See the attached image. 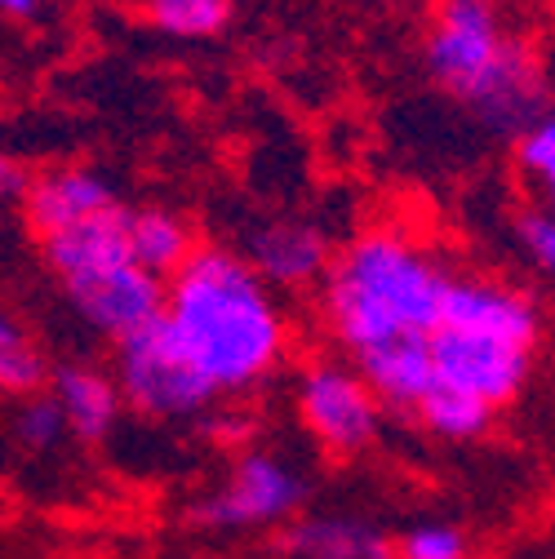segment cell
Listing matches in <instances>:
<instances>
[{
  "label": "cell",
  "instance_id": "cell-16",
  "mask_svg": "<svg viewBox=\"0 0 555 559\" xmlns=\"http://www.w3.org/2000/svg\"><path fill=\"white\" fill-rule=\"evenodd\" d=\"M54 369H58V365H49L45 346H40L14 316L0 320V386H5L10 400L49 391Z\"/></svg>",
  "mask_w": 555,
  "mask_h": 559
},
{
  "label": "cell",
  "instance_id": "cell-23",
  "mask_svg": "<svg viewBox=\"0 0 555 559\" xmlns=\"http://www.w3.org/2000/svg\"><path fill=\"white\" fill-rule=\"evenodd\" d=\"M40 5H45V0H0V10H5V19H19V23L36 19V14H40Z\"/></svg>",
  "mask_w": 555,
  "mask_h": 559
},
{
  "label": "cell",
  "instance_id": "cell-18",
  "mask_svg": "<svg viewBox=\"0 0 555 559\" xmlns=\"http://www.w3.org/2000/svg\"><path fill=\"white\" fill-rule=\"evenodd\" d=\"M143 10L174 40H210L232 23V0H143Z\"/></svg>",
  "mask_w": 555,
  "mask_h": 559
},
{
  "label": "cell",
  "instance_id": "cell-17",
  "mask_svg": "<svg viewBox=\"0 0 555 559\" xmlns=\"http://www.w3.org/2000/svg\"><path fill=\"white\" fill-rule=\"evenodd\" d=\"M10 440L27 457H45V453L62 449V440H72V427H67V413H62V404H58L54 391H36V395L14 400Z\"/></svg>",
  "mask_w": 555,
  "mask_h": 559
},
{
  "label": "cell",
  "instance_id": "cell-10",
  "mask_svg": "<svg viewBox=\"0 0 555 559\" xmlns=\"http://www.w3.org/2000/svg\"><path fill=\"white\" fill-rule=\"evenodd\" d=\"M116 204H120V195H116L111 178L98 174L94 165H54L32 178V191L19 209H23L27 231L36 240H49L67 227H81V223L107 214Z\"/></svg>",
  "mask_w": 555,
  "mask_h": 559
},
{
  "label": "cell",
  "instance_id": "cell-3",
  "mask_svg": "<svg viewBox=\"0 0 555 559\" xmlns=\"http://www.w3.org/2000/svg\"><path fill=\"white\" fill-rule=\"evenodd\" d=\"M111 373L125 391V404L147 417V423H191L210 417L223 400L214 382L200 373V365L187 356L169 316L147 320L129 337L111 342Z\"/></svg>",
  "mask_w": 555,
  "mask_h": 559
},
{
  "label": "cell",
  "instance_id": "cell-19",
  "mask_svg": "<svg viewBox=\"0 0 555 559\" xmlns=\"http://www.w3.org/2000/svg\"><path fill=\"white\" fill-rule=\"evenodd\" d=\"M516 174L533 187L538 204L555 214V124L551 120L516 138Z\"/></svg>",
  "mask_w": 555,
  "mask_h": 559
},
{
  "label": "cell",
  "instance_id": "cell-6",
  "mask_svg": "<svg viewBox=\"0 0 555 559\" xmlns=\"http://www.w3.org/2000/svg\"><path fill=\"white\" fill-rule=\"evenodd\" d=\"M511 45L498 0H436L432 27L423 40L427 76L467 107V98L489 81Z\"/></svg>",
  "mask_w": 555,
  "mask_h": 559
},
{
  "label": "cell",
  "instance_id": "cell-4",
  "mask_svg": "<svg viewBox=\"0 0 555 559\" xmlns=\"http://www.w3.org/2000/svg\"><path fill=\"white\" fill-rule=\"evenodd\" d=\"M311 475L298 471L285 453L240 449L227 475L191 502L187 524L200 533H249V528H285L311 507Z\"/></svg>",
  "mask_w": 555,
  "mask_h": 559
},
{
  "label": "cell",
  "instance_id": "cell-12",
  "mask_svg": "<svg viewBox=\"0 0 555 559\" xmlns=\"http://www.w3.org/2000/svg\"><path fill=\"white\" fill-rule=\"evenodd\" d=\"M49 391L58 395L62 413H67V427H72V440L85 444V449H98L111 440V431L120 427V413L129 408L125 404V391L116 382L111 369L103 365H90V360H62L54 369V382Z\"/></svg>",
  "mask_w": 555,
  "mask_h": 559
},
{
  "label": "cell",
  "instance_id": "cell-20",
  "mask_svg": "<svg viewBox=\"0 0 555 559\" xmlns=\"http://www.w3.org/2000/svg\"><path fill=\"white\" fill-rule=\"evenodd\" d=\"M395 559H471V537L453 520H418L395 537Z\"/></svg>",
  "mask_w": 555,
  "mask_h": 559
},
{
  "label": "cell",
  "instance_id": "cell-22",
  "mask_svg": "<svg viewBox=\"0 0 555 559\" xmlns=\"http://www.w3.org/2000/svg\"><path fill=\"white\" fill-rule=\"evenodd\" d=\"M32 178H36V174H32L19 156H5V160H0V195H5L10 204H23V200H27Z\"/></svg>",
  "mask_w": 555,
  "mask_h": 559
},
{
  "label": "cell",
  "instance_id": "cell-25",
  "mask_svg": "<svg viewBox=\"0 0 555 559\" xmlns=\"http://www.w3.org/2000/svg\"><path fill=\"white\" fill-rule=\"evenodd\" d=\"M551 498H555V493H551Z\"/></svg>",
  "mask_w": 555,
  "mask_h": 559
},
{
  "label": "cell",
  "instance_id": "cell-24",
  "mask_svg": "<svg viewBox=\"0 0 555 559\" xmlns=\"http://www.w3.org/2000/svg\"><path fill=\"white\" fill-rule=\"evenodd\" d=\"M546 120H551V124H555V103H551V111H546Z\"/></svg>",
  "mask_w": 555,
  "mask_h": 559
},
{
  "label": "cell",
  "instance_id": "cell-1",
  "mask_svg": "<svg viewBox=\"0 0 555 559\" xmlns=\"http://www.w3.org/2000/svg\"><path fill=\"white\" fill-rule=\"evenodd\" d=\"M165 316L223 400L258 391L290 356V316L240 249L200 245L169 280Z\"/></svg>",
  "mask_w": 555,
  "mask_h": 559
},
{
  "label": "cell",
  "instance_id": "cell-9",
  "mask_svg": "<svg viewBox=\"0 0 555 559\" xmlns=\"http://www.w3.org/2000/svg\"><path fill=\"white\" fill-rule=\"evenodd\" d=\"M240 253L253 262V271L267 280L271 289H285V294L324 285V275H329V266L338 258L329 236L316 223L281 218V214L249 223L245 240H240Z\"/></svg>",
  "mask_w": 555,
  "mask_h": 559
},
{
  "label": "cell",
  "instance_id": "cell-2",
  "mask_svg": "<svg viewBox=\"0 0 555 559\" xmlns=\"http://www.w3.org/2000/svg\"><path fill=\"white\" fill-rule=\"evenodd\" d=\"M453 271L395 227L346 240L320 285V320L346 360L374 356L404 337H432Z\"/></svg>",
  "mask_w": 555,
  "mask_h": 559
},
{
  "label": "cell",
  "instance_id": "cell-15",
  "mask_svg": "<svg viewBox=\"0 0 555 559\" xmlns=\"http://www.w3.org/2000/svg\"><path fill=\"white\" fill-rule=\"evenodd\" d=\"M413 423H418L427 436H436V440L471 444V440H484L494 431L498 408L467 395V391H453V386H432L427 400L418 404V413H413Z\"/></svg>",
  "mask_w": 555,
  "mask_h": 559
},
{
  "label": "cell",
  "instance_id": "cell-21",
  "mask_svg": "<svg viewBox=\"0 0 555 559\" xmlns=\"http://www.w3.org/2000/svg\"><path fill=\"white\" fill-rule=\"evenodd\" d=\"M516 240L524 249V258L555 280V214L542 204H524L516 214Z\"/></svg>",
  "mask_w": 555,
  "mask_h": 559
},
{
  "label": "cell",
  "instance_id": "cell-7",
  "mask_svg": "<svg viewBox=\"0 0 555 559\" xmlns=\"http://www.w3.org/2000/svg\"><path fill=\"white\" fill-rule=\"evenodd\" d=\"M432 360H436V386L467 391L503 413L529 386L538 346H524L516 337L475 329V324L440 320L432 333Z\"/></svg>",
  "mask_w": 555,
  "mask_h": 559
},
{
  "label": "cell",
  "instance_id": "cell-8",
  "mask_svg": "<svg viewBox=\"0 0 555 559\" xmlns=\"http://www.w3.org/2000/svg\"><path fill=\"white\" fill-rule=\"evenodd\" d=\"M58 289H62L67 307H72V316L107 342H120L133 329H143L147 320L165 316V302H169V280L152 275L138 262H120V266L76 275Z\"/></svg>",
  "mask_w": 555,
  "mask_h": 559
},
{
  "label": "cell",
  "instance_id": "cell-11",
  "mask_svg": "<svg viewBox=\"0 0 555 559\" xmlns=\"http://www.w3.org/2000/svg\"><path fill=\"white\" fill-rule=\"evenodd\" d=\"M275 550L281 559H395V537L365 515L311 511L281 528Z\"/></svg>",
  "mask_w": 555,
  "mask_h": 559
},
{
  "label": "cell",
  "instance_id": "cell-13",
  "mask_svg": "<svg viewBox=\"0 0 555 559\" xmlns=\"http://www.w3.org/2000/svg\"><path fill=\"white\" fill-rule=\"evenodd\" d=\"M40 262L58 285H67V280H76V275H90V271H103V266L138 262L133 240H129V204H116L81 227H67V231L40 240Z\"/></svg>",
  "mask_w": 555,
  "mask_h": 559
},
{
  "label": "cell",
  "instance_id": "cell-14",
  "mask_svg": "<svg viewBox=\"0 0 555 559\" xmlns=\"http://www.w3.org/2000/svg\"><path fill=\"white\" fill-rule=\"evenodd\" d=\"M129 240H133V258L138 266H147L161 280H174L191 253L200 249L196 227L169 204H138L129 209Z\"/></svg>",
  "mask_w": 555,
  "mask_h": 559
},
{
  "label": "cell",
  "instance_id": "cell-5",
  "mask_svg": "<svg viewBox=\"0 0 555 559\" xmlns=\"http://www.w3.org/2000/svg\"><path fill=\"white\" fill-rule=\"evenodd\" d=\"M298 427L338 462L369 453L382 436V395L352 360H311L294 382Z\"/></svg>",
  "mask_w": 555,
  "mask_h": 559
}]
</instances>
